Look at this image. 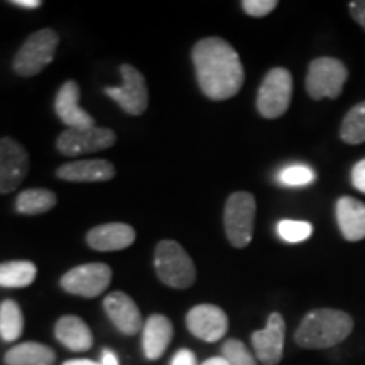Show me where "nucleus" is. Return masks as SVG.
I'll use <instances>...</instances> for the list:
<instances>
[{"label": "nucleus", "mask_w": 365, "mask_h": 365, "mask_svg": "<svg viewBox=\"0 0 365 365\" xmlns=\"http://www.w3.org/2000/svg\"><path fill=\"white\" fill-rule=\"evenodd\" d=\"M202 365H228V362L223 357H212V359L205 360Z\"/></svg>", "instance_id": "obj_36"}, {"label": "nucleus", "mask_w": 365, "mask_h": 365, "mask_svg": "<svg viewBox=\"0 0 365 365\" xmlns=\"http://www.w3.org/2000/svg\"><path fill=\"white\" fill-rule=\"evenodd\" d=\"M112 281V269L103 262H90L73 267L61 277V287L70 294L95 298L107 289Z\"/></svg>", "instance_id": "obj_8"}, {"label": "nucleus", "mask_w": 365, "mask_h": 365, "mask_svg": "<svg viewBox=\"0 0 365 365\" xmlns=\"http://www.w3.org/2000/svg\"><path fill=\"white\" fill-rule=\"evenodd\" d=\"M58 198L53 191L43 190V188H33L26 190L17 196L16 200V210L22 215H39V213L49 212L54 205H56Z\"/></svg>", "instance_id": "obj_22"}, {"label": "nucleus", "mask_w": 365, "mask_h": 365, "mask_svg": "<svg viewBox=\"0 0 365 365\" xmlns=\"http://www.w3.org/2000/svg\"><path fill=\"white\" fill-rule=\"evenodd\" d=\"M54 335L59 344H63L73 352H86L93 345V336H91L88 325L75 314H66V317L59 318L54 327Z\"/></svg>", "instance_id": "obj_20"}, {"label": "nucleus", "mask_w": 365, "mask_h": 365, "mask_svg": "<svg viewBox=\"0 0 365 365\" xmlns=\"http://www.w3.org/2000/svg\"><path fill=\"white\" fill-rule=\"evenodd\" d=\"M277 234L282 240L289 242V244H298L312 237L313 225L309 222L299 220H281L277 223Z\"/></svg>", "instance_id": "obj_26"}, {"label": "nucleus", "mask_w": 365, "mask_h": 365, "mask_svg": "<svg viewBox=\"0 0 365 365\" xmlns=\"http://www.w3.org/2000/svg\"><path fill=\"white\" fill-rule=\"evenodd\" d=\"M186 325L196 339L213 344L225 336L228 330V317L215 304H198L186 314Z\"/></svg>", "instance_id": "obj_13"}, {"label": "nucleus", "mask_w": 365, "mask_h": 365, "mask_svg": "<svg viewBox=\"0 0 365 365\" xmlns=\"http://www.w3.org/2000/svg\"><path fill=\"white\" fill-rule=\"evenodd\" d=\"M56 354L48 345L38 341H24L12 346L6 354L7 365H53Z\"/></svg>", "instance_id": "obj_21"}, {"label": "nucleus", "mask_w": 365, "mask_h": 365, "mask_svg": "<svg viewBox=\"0 0 365 365\" xmlns=\"http://www.w3.org/2000/svg\"><path fill=\"white\" fill-rule=\"evenodd\" d=\"M352 182L359 191L365 193V159L359 161L352 170Z\"/></svg>", "instance_id": "obj_30"}, {"label": "nucleus", "mask_w": 365, "mask_h": 365, "mask_svg": "<svg viewBox=\"0 0 365 365\" xmlns=\"http://www.w3.org/2000/svg\"><path fill=\"white\" fill-rule=\"evenodd\" d=\"M314 171L309 166L304 164H293V166H287L284 170L279 171L277 175V181L284 186H307L312 185L314 181Z\"/></svg>", "instance_id": "obj_27"}, {"label": "nucleus", "mask_w": 365, "mask_h": 365, "mask_svg": "<svg viewBox=\"0 0 365 365\" xmlns=\"http://www.w3.org/2000/svg\"><path fill=\"white\" fill-rule=\"evenodd\" d=\"M193 65L200 88L208 98L235 97L244 85V66L225 39L205 38L195 44Z\"/></svg>", "instance_id": "obj_1"}, {"label": "nucleus", "mask_w": 365, "mask_h": 365, "mask_svg": "<svg viewBox=\"0 0 365 365\" xmlns=\"http://www.w3.org/2000/svg\"><path fill=\"white\" fill-rule=\"evenodd\" d=\"M171 365H196V357L191 350H178L171 360Z\"/></svg>", "instance_id": "obj_31"}, {"label": "nucleus", "mask_w": 365, "mask_h": 365, "mask_svg": "<svg viewBox=\"0 0 365 365\" xmlns=\"http://www.w3.org/2000/svg\"><path fill=\"white\" fill-rule=\"evenodd\" d=\"M29 171L26 149L12 137L0 139V195L12 193Z\"/></svg>", "instance_id": "obj_11"}, {"label": "nucleus", "mask_w": 365, "mask_h": 365, "mask_svg": "<svg viewBox=\"0 0 365 365\" xmlns=\"http://www.w3.org/2000/svg\"><path fill=\"white\" fill-rule=\"evenodd\" d=\"M340 137L345 144L365 143V102H360L350 108L341 122Z\"/></svg>", "instance_id": "obj_25"}, {"label": "nucleus", "mask_w": 365, "mask_h": 365, "mask_svg": "<svg viewBox=\"0 0 365 365\" xmlns=\"http://www.w3.org/2000/svg\"><path fill=\"white\" fill-rule=\"evenodd\" d=\"M173 340V325L164 314H153L143 328V350L149 360H156L166 352Z\"/></svg>", "instance_id": "obj_19"}, {"label": "nucleus", "mask_w": 365, "mask_h": 365, "mask_svg": "<svg viewBox=\"0 0 365 365\" xmlns=\"http://www.w3.org/2000/svg\"><path fill=\"white\" fill-rule=\"evenodd\" d=\"M349 9L354 19L365 29V0H355V2H350Z\"/></svg>", "instance_id": "obj_32"}, {"label": "nucleus", "mask_w": 365, "mask_h": 365, "mask_svg": "<svg viewBox=\"0 0 365 365\" xmlns=\"http://www.w3.org/2000/svg\"><path fill=\"white\" fill-rule=\"evenodd\" d=\"M336 222L345 240L365 239V205L352 196H341L336 202Z\"/></svg>", "instance_id": "obj_18"}, {"label": "nucleus", "mask_w": 365, "mask_h": 365, "mask_svg": "<svg viewBox=\"0 0 365 365\" xmlns=\"http://www.w3.org/2000/svg\"><path fill=\"white\" fill-rule=\"evenodd\" d=\"M100 364H102V365H120L117 355L108 349H105L102 352V357H100Z\"/></svg>", "instance_id": "obj_33"}, {"label": "nucleus", "mask_w": 365, "mask_h": 365, "mask_svg": "<svg viewBox=\"0 0 365 365\" xmlns=\"http://www.w3.org/2000/svg\"><path fill=\"white\" fill-rule=\"evenodd\" d=\"M58 178L71 182L108 181L115 176V168L105 159H86V161L66 163L58 168Z\"/></svg>", "instance_id": "obj_17"}, {"label": "nucleus", "mask_w": 365, "mask_h": 365, "mask_svg": "<svg viewBox=\"0 0 365 365\" xmlns=\"http://www.w3.org/2000/svg\"><path fill=\"white\" fill-rule=\"evenodd\" d=\"M135 240V230L127 223L113 222L98 225L86 234V244L100 252H113L130 247Z\"/></svg>", "instance_id": "obj_16"}, {"label": "nucleus", "mask_w": 365, "mask_h": 365, "mask_svg": "<svg viewBox=\"0 0 365 365\" xmlns=\"http://www.w3.org/2000/svg\"><path fill=\"white\" fill-rule=\"evenodd\" d=\"M63 365H102L100 362H93V360L88 359H75V360H68Z\"/></svg>", "instance_id": "obj_35"}, {"label": "nucleus", "mask_w": 365, "mask_h": 365, "mask_svg": "<svg viewBox=\"0 0 365 365\" xmlns=\"http://www.w3.org/2000/svg\"><path fill=\"white\" fill-rule=\"evenodd\" d=\"M154 269L164 284L176 287V289H186L193 286L196 279L193 261L188 252L175 240L159 242L154 252Z\"/></svg>", "instance_id": "obj_3"}, {"label": "nucleus", "mask_w": 365, "mask_h": 365, "mask_svg": "<svg viewBox=\"0 0 365 365\" xmlns=\"http://www.w3.org/2000/svg\"><path fill=\"white\" fill-rule=\"evenodd\" d=\"M117 137L113 130L105 127H81V129H66L58 137V150L65 156H80V154L98 153L115 144Z\"/></svg>", "instance_id": "obj_10"}, {"label": "nucleus", "mask_w": 365, "mask_h": 365, "mask_svg": "<svg viewBox=\"0 0 365 365\" xmlns=\"http://www.w3.org/2000/svg\"><path fill=\"white\" fill-rule=\"evenodd\" d=\"M38 269L29 261H11L0 264V286L26 287L33 284Z\"/></svg>", "instance_id": "obj_23"}, {"label": "nucleus", "mask_w": 365, "mask_h": 365, "mask_svg": "<svg viewBox=\"0 0 365 365\" xmlns=\"http://www.w3.org/2000/svg\"><path fill=\"white\" fill-rule=\"evenodd\" d=\"M255 220V198L247 191L230 195L223 213V223L230 244L237 249L247 247L252 240Z\"/></svg>", "instance_id": "obj_5"}, {"label": "nucleus", "mask_w": 365, "mask_h": 365, "mask_svg": "<svg viewBox=\"0 0 365 365\" xmlns=\"http://www.w3.org/2000/svg\"><path fill=\"white\" fill-rule=\"evenodd\" d=\"M59 36L53 29H41L24 41L14 58V71L21 76H34L54 59Z\"/></svg>", "instance_id": "obj_4"}, {"label": "nucleus", "mask_w": 365, "mask_h": 365, "mask_svg": "<svg viewBox=\"0 0 365 365\" xmlns=\"http://www.w3.org/2000/svg\"><path fill=\"white\" fill-rule=\"evenodd\" d=\"M286 323L282 314H269L266 328L252 333V346L257 360L264 365H277L284 352Z\"/></svg>", "instance_id": "obj_12"}, {"label": "nucleus", "mask_w": 365, "mask_h": 365, "mask_svg": "<svg viewBox=\"0 0 365 365\" xmlns=\"http://www.w3.org/2000/svg\"><path fill=\"white\" fill-rule=\"evenodd\" d=\"M222 357L227 360L228 365H257V360L249 349L239 340H227L222 346Z\"/></svg>", "instance_id": "obj_28"}, {"label": "nucleus", "mask_w": 365, "mask_h": 365, "mask_svg": "<svg viewBox=\"0 0 365 365\" xmlns=\"http://www.w3.org/2000/svg\"><path fill=\"white\" fill-rule=\"evenodd\" d=\"M103 308L113 325L125 335H135L144 328L143 317H140L135 301L122 291L108 294L103 301Z\"/></svg>", "instance_id": "obj_15"}, {"label": "nucleus", "mask_w": 365, "mask_h": 365, "mask_svg": "<svg viewBox=\"0 0 365 365\" xmlns=\"http://www.w3.org/2000/svg\"><path fill=\"white\" fill-rule=\"evenodd\" d=\"M354 330L349 313L331 308H318L301 319L294 333V341L301 349H330L344 341Z\"/></svg>", "instance_id": "obj_2"}, {"label": "nucleus", "mask_w": 365, "mask_h": 365, "mask_svg": "<svg viewBox=\"0 0 365 365\" xmlns=\"http://www.w3.org/2000/svg\"><path fill=\"white\" fill-rule=\"evenodd\" d=\"M122 81L120 86H107L105 93L108 95L112 100L120 105L122 110L129 113V115H140L145 112L149 103V93H148V85L143 73L137 70L132 65H122Z\"/></svg>", "instance_id": "obj_9"}, {"label": "nucleus", "mask_w": 365, "mask_h": 365, "mask_svg": "<svg viewBox=\"0 0 365 365\" xmlns=\"http://www.w3.org/2000/svg\"><path fill=\"white\" fill-rule=\"evenodd\" d=\"M349 78L346 66L336 58H317L308 68L307 91L313 100L339 98Z\"/></svg>", "instance_id": "obj_6"}, {"label": "nucleus", "mask_w": 365, "mask_h": 365, "mask_svg": "<svg viewBox=\"0 0 365 365\" xmlns=\"http://www.w3.org/2000/svg\"><path fill=\"white\" fill-rule=\"evenodd\" d=\"M293 97V76L286 68H274L262 80L257 93V110L264 118L284 115Z\"/></svg>", "instance_id": "obj_7"}, {"label": "nucleus", "mask_w": 365, "mask_h": 365, "mask_svg": "<svg viewBox=\"0 0 365 365\" xmlns=\"http://www.w3.org/2000/svg\"><path fill=\"white\" fill-rule=\"evenodd\" d=\"M12 6L21 7V9H38L43 6L41 0H12Z\"/></svg>", "instance_id": "obj_34"}, {"label": "nucleus", "mask_w": 365, "mask_h": 365, "mask_svg": "<svg viewBox=\"0 0 365 365\" xmlns=\"http://www.w3.org/2000/svg\"><path fill=\"white\" fill-rule=\"evenodd\" d=\"M80 86L76 81H66L58 90L54 100V110L63 124L70 129H81V127L95 125V120L80 107Z\"/></svg>", "instance_id": "obj_14"}, {"label": "nucleus", "mask_w": 365, "mask_h": 365, "mask_svg": "<svg viewBox=\"0 0 365 365\" xmlns=\"http://www.w3.org/2000/svg\"><path fill=\"white\" fill-rule=\"evenodd\" d=\"M277 7L276 0H244L242 9L252 17H264Z\"/></svg>", "instance_id": "obj_29"}, {"label": "nucleus", "mask_w": 365, "mask_h": 365, "mask_svg": "<svg viewBox=\"0 0 365 365\" xmlns=\"http://www.w3.org/2000/svg\"><path fill=\"white\" fill-rule=\"evenodd\" d=\"M24 330V317L19 304L14 299H6L0 304V339L16 341Z\"/></svg>", "instance_id": "obj_24"}]
</instances>
